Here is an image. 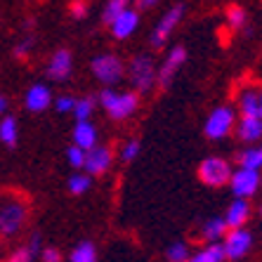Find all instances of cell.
Here are the masks:
<instances>
[{
    "instance_id": "cell-25",
    "label": "cell",
    "mask_w": 262,
    "mask_h": 262,
    "mask_svg": "<svg viewBox=\"0 0 262 262\" xmlns=\"http://www.w3.org/2000/svg\"><path fill=\"white\" fill-rule=\"evenodd\" d=\"M92 187V175H88V172H76V175L69 177V191H71L73 196H83L88 194Z\"/></svg>"
},
{
    "instance_id": "cell-30",
    "label": "cell",
    "mask_w": 262,
    "mask_h": 262,
    "mask_svg": "<svg viewBox=\"0 0 262 262\" xmlns=\"http://www.w3.org/2000/svg\"><path fill=\"white\" fill-rule=\"evenodd\" d=\"M67 161L71 168H76V170H83V163H85V151L83 149H78L76 144H71L67 149Z\"/></svg>"
},
{
    "instance_id": "cell-29",
    "label": "cell",
    "mask_w": 262,
    "mask_h": 262,
    "mask_svg": "<svg viewBox=\"0 0 262 262\" xmlns=\"http://www.w3.org/2000/svg\"><path fill=\"white\" fill-rule=\"evenodd\" d=\"M165 257H168V262H187V257H189V246L184 244V241H175V244L168 246Z\"/></svg>"
},
{
    "instance_id": "cell-15",
    "label": "cell",
    "mask_w": 262,
    "mask_h": 262,
    "mask_svg": "<svg viewBox=\"0 0 262 262\" xmlns=\"http://www.w3.org/2000/svg\"><path fill=\"white\" fill-rule=\"evenodd\" d=\"M97 140H99V133H97V125L90 121H76L73 125V144L88 151L92 146H97Z\"/></svg>"
},
{
    "instance_id": "cell-33",
    "label": "cell",
    "mask_w": 262,
    "mask_h": 262,
    "mask_svg": "<svg viewBox=\"0 0 262 262\" xmlns=\"http://www.w3.org/2000/svg\"><path fill=\"white\" fill-rule=\"evenodd\" d=\"M52 104H55V109L59 111V114H71L73 104H76V97H71V95H59Z\"/></svg>"
},
{
    "instance_id": "cell-27",
    "label": "cell",
    "mask_w": 262,
    "mask_h": 262,
    "mask_svg": "<svg viewBox=\"0 0 262 262\" xmlns=\"http://www.w3.org/2000/svg\"><path fill=\"white\" fill-rule=\"evenodd\" d=\"M92 111H95V99L92 97H80V99H76L71 114L76 116V121H90Z\"/></svg>"
},
{
    "instance_id": "cell-2",
    "label": "cell",
    "mask_w": 262,
    "mask_h": 262,
    "mask_svg": "<svg viewBox=\"0 0 262 262\" xmlns=\"http://www.w3.org/2000/svg\"><path fill=\"white\" fill-rule=\"evenodd\" d=\"M99 104L109 114V118L128 121L135 111L140 109V95H135V92H118L106 88V90L99 92Z\"/></svg>"
},
{
    "instance_id": "cell-7",
    "label": "cell",
    "mask_w": 262,
    "mask_h": 262,
    "mask_svg": "<svg viewBox=\"0 0 262 262\" xmlns=\"http://www.w3.org/2000/svg\"><path fill=\"white\" fill-rule=\"evenodd\" d=\"M182 17H184V5L180 3V5H172L170 10L159 19V24L154 26V31H151V45L154 48L159 50L168 43V38L172 36V31H175L177 24L182 21Z\"/></svg>"
},
{
    "instance_id": "cell-32",
    "label": "cell",
    "mask_w": 262,
    "mask_h": 262,
    "mask_svg": "<svg viewBox=\"0 0 262 262\" xmlns=\"http://www.w3.org/2000/svg\"><path fill=\"white\" fill-rule=\"evenodd\" d=\"M31 50H33V36H26L14 45V57H17V59H26Z\"/></svg>"
},
{
    "instance_id": "cell-5",
    "label": "cell",
    "mask_w": 262,
    "mask_h": 262,
    "mask_svg": "<svg viewBox=\"0 0 262 262\" xmlns=\"http://www.w3.org/2000/svg\"><path fill=\"white\" fill-rule=\"evenodd\" d=\"M92 69V76L102 83V85H116L118 80H123V76H125V64L121 61V57L116 55H99L92 59L90 64Z\"/></svg>"
},
{
    "instance_id": "cell-13",
    "label": "cell",
    "mask_w": 262,
    "mask_h": 262,
    "mask_svg": "<svg viewBox=\"0 0 262 262\" xmlns=\"http://www.w3.org/2000/svg\"><path fill=\"white\" fill-rule=\"evenodd\" d=\"M55 102V95L45 83H36L31 85L24 95V106L31 111V114H43L45 109H50Z\"/></svg>"
},
{
    "instance_id": "cell-38",
    "label": "cell",
    "mask_w": 262,
    "mask_h": 262,
    "mask_svg": "<svg viewBox=\"0 0 262 262\" xmlns=\"http://www.w3.org/2000/svg\"><path fill=\"white\" fill-rule=\"evenodd\" d=\"M260 116H262V92H260Z\"/></svg>"
},
{
    "instance_id": "cell-23",
    "label": "cell",
    "mask_w": 262,
    "mask_h": 262,
    "mask_svg": "<svg viewBox=\"0 0 262 262\" xmlns=\"http://www.w3.org/2000/svg\"><path fill=\"white\" fill-rule=\"evenodd\" d=\"M19 140V125L14 116H3L0 118V142L5 146H14Z\"/></svg>"
},
{
    "instance_id": "cell-14",
    "label": "cell",
    "mask_w": 262,
    "mask_h": 262,
    "mask_svg": "<svg viewBox=\"0 0 262 262\" xmlns=\"http://www.w3.org/2000/svg\"><path fill=\"white\" fill-rule=\"evenodd\" d=\"M137 26H140V14H137V10H125V12H121L114 21L109 24L111 29V36L116 38V40H125V38H130L137 31Z\"/></svg>"
},
{
    "instance_id": "cell-1",
    "label": "cell",
    "mask_w": 262,
    "mask_h": 262,
    "mask_svg": "<svg viewBox=\"0 0 262 262\" xmlns=\"http://www.w3.org/2000/svg\"><path fill=\"white\" fill-rule=\"evenodd\" d=\"M29 220V206L17 196L0 199V236L12 238L21 232Z\"/></svg>"
},
{
    "instance_id": "cell-11",
    "label": "cell",
    "mask_w": 262,
    "mask_h": 262,
    "mask_svg": "<svg viewBox=\"0 0 262 262\" xmlns=\"http://www.w3.org/2000/svg\"><path fill=\"white\" fill-rule=\"evenodd\" d=\"M111 161H114V154H111L109 146L97 144V146H92V149H88V151H85V163H83V170H85L88 175H92V177L104 175V172L111 168Z\"/></svg>"
},
{
    "instance_id": "cell-16",
    "label": "cell",
    "mask_w": 262,
    "mask_h": 262,
    "mask_svg": "<svg viewBox=\"0 0 262 262\" xmlns=\"http://www.w3.org/2000/svg\"><path fill=\"white\" fill-rule=\"evenodd\" d=\"M234 128H236V137L246 144L262 140V116H241Z\"/></svg>"
},
{
    "instance_id": "cell-21",
    "label": "cell",
    "mask_w": 262,
    "mask_h": 262,
    "mask_svg": "<svg viewBox=\"0 0 262 262\" xmlns=\"http://www.w3.org/2000/svg\"><path fill=\"white\" fill-rule=\"evenodd\" d=\"M238 168H246V170H260L262 168V144L260 146H248L244 151H238L236 156Z\"/></svg>"
},
{
    "instance_id": "cell-12",
    "label": "cell",
    "mask_w": 262,
    "mask_h": 262,
    "mask_svg": "<svg viewBox=\"0 0 262 262\" xmlns=\"http://www.w3.org/2000/svg\"><path fill=\"white\" fill-rule=\"evenodd\" d=\"M73 71V57L69 50H57L55 55L50 57L48 67H45V73H48L50 80H57V83H64V80H69V76H71Z\"/></svg>"
},
{
    "instance_id": "cell-24",
    "label": "cell",
    "mask_w": 262,
    "mask_h": 262,
    "mask_svg": "<svg viewBox=\"0 0 262 262\" xmlns=\"http://www.w3.org/2000/svg\"><path fill=\"white\" fill-rule=\"evenodd\" d=\"M71 262H97V250L92 246V241H80L69 255Z\"/></svg>"
},
{
    "instance_id": "cell-22",
    "label": "cell",
    "mask_w": 262,
    "mask_h": 262,
    "mask_svg": "<svg viewBox=\"0 0 262 262\" xmlns=\"http://www.w3.org/2000/svg\"><path fill=\"white\" fill-rule=\"evenodd\" d=\"M38 250H40V236L33 234L29 244L21 246V248H17L5 262H33V257L38 255Z\"/></svg>"
},
{
    "instance_id": "cell-37",
    "label": "cell",
    "mask_w": 262,
    "mask_h": 262,
    "mask_svg": "<svg viewBox=\"0 0 262 262\" xmlns=\"http://www.w3.org/2000/svg\"><path fill=\"white\" fill-rule=\"evenodd\" d=\"M7 106H10V102H7V97L5 95H0V116L7 111Z\"/></svg>"
},
{
    "instance_id": "cell-39",
    "label": "cell",
    "mask_w": 262,
    "mask_h": 262,
    "mask_svg": "<svg viewBox=\"0 0 262 262\" xmlns=\"http://www.w3.org/2000/svg\"><path fill=\"white\" fill-rule=\"evenodd\" d=\"M260 215H262V206H260Z\"/></svg>"
},
{
    "instance_id": "cell-10",
    "label": "cell",
    "mask_w": 262,
    "mask_h": 262,
    "mask_svg": "<svg viewBox=\"0 0 262 262\" xmlns=\"http://www.w3.org/2000/svg\"><path fill=\"white\" fill-rule=\"evenodd\" d=\"M229 189L236 199H250L260 189V172L257 170H246V168H238V170H232V177H229Z\"/></svg>"
},
{
    "instance_id": "cell-20",
    "label": "cell",
    "mask_w": 262,
    "mask_h": 262,
    "mask_svg": "<svg viewBox=\"0 0 262 262\" xmlns=\"http://www.w3.org/2000/svg\"><path fill=\"white\" fill-rule=\"evenodd\" d=\"M225 248H222V241L217 244H208L206 248H201L199 253L187 257V262H225Z\"/></svg>"
},
{
    "instance_id": "cell-28",
    "label": "cell",
    "mask_w": 262,
    "mask_h": 262,
    "mask_svg": "<svg viewBox=\"0 0 262 262\" xmlns=\"http://www.w3.org/2000/svg\"><path fill=\"white\" fill-rule=\"evenodd\" d=\"M225 14H227V24L232 26V29H244V26H246L248 14H246V10L241 5H229Z\"/></svg>"
},
{
    "instance_id": "cell-19",
    "label": "cell",
    "mask_w": 262,
    "mask_h": 262,
    "mask_svg": "<svg viewBox=\"0 0 262 262\" xmlns=\"http://www.w3.org/2000/svg\"><path fill=\"white\" fill-rule=\"evenodd\" d=\"M238 111L241 116H260V92L255 88H246L238 95Z\"/></svg>"
},
{
    "instance_id": "cell-9",
    "label": "cell",
    "mask_w": 262,
    "mask_h": 262,
    "mask_svg": "<svg viewBox=\"0 0 262 262\" xmlns=\"http://www.w3.org/2000/svg\"><path fill=\"white\" fill-rule=\"evenodd\" d=\"M184 61H187V50L182 45H175L163 59V64L159 67V71H156V83H159L161 90H168L172 85V78L184 67Z\"/></svg>"
},
{
    "instance_id": "cell-31",
    "label": "cell",
    "mask_w": 262,
    "mask_h": 262,
    "mask_svg": "<svg viewBox=\"0 0 262 262\" xmlns=\"http://www.w3.org/2000/svg\"><path fill=\"white\" fill-rule=\"evenodd\" d=\"M137 154H140V140H128L125 144H123L121 149V161L123 163H133L135 159H137Z\"/></svg>"
},
{
    "instance_id": "cell-35",
    "label": "cell",
    "mask_w": 262,
    "mask_h": 262,
    "mask_svg": "<svg viewBox=\"0 0 262 262\" xmlns=\"http://www.w3.org/2000/svg\"><path fill=\"white\" fill-rule=\"evenodd\" d=\"M40 260H43V262H61V250L48 246V248L40 250Z\"/></svg>"
},
{
    "instance_id": "cell-6",
    "label": "cell",
    "mask_w": 262,
    "mask_h": 262,
    "mask_svg": "<svg viewBox=\"0 0 262 262\" xmlns=\"http://www.w3.org/2000/svg\"><path fill=\"white\" fill-rule=\"evenodd\" d=\"M234 125H236V111L232 106H217L206 118L203 135L208 140H225L227 135L234 130Z\"/></svg>"
},
{
    "instance_id": "cell-34",
    "label": "cell",
    "mask_w": 262,
    "mask_h": 262,
    "mask_svg": "<svg viewBox=\"0 0 262 262\" xmlns=\"http://www.w3.org/2000/svg\"><path fill=\"white\" fill-rule=\"evenodd\" d=\"M69 12H71L73 19H85L88 12H90V5H88V0H73Z\"/></svg>"
},
{
    "instance_id": "cell-8",
    "label": "cell",
    "mask_w": 262,
    "mask_h": 262,
    "mask_svg": "<svg viewBox=\"0 0 262 262\" xmlns=\"http://www.w3.org/2000/svg\"><path fill=\"white\" fill-rule=\"evenodd\" d=\"M250 246H253V234L244 227L236 229H227L225 238H222V248H225L227 260H241L244 255H248Z\"/></svg>"
},
{
    "instance_id": "cell-26",
    "label": "cell",
    "mask_w": 262,
    "mask_h": 262,
    "mask_svg": "<svg viewBox=\"0 0 262 262\" xmlns=\"http://www.w3.org/2000/svg\"><path fill=\"white\" fill-rule=\"evenodd\" d=\"M128 3H130V0H109V3L104 5V10H102V21H104V24L109 26L111 21L118 17V14L125 12V10H128Z\"/></svg>"
},
{
    "instance_id": "cell-36",
    "label": "cell",
    "mask_w": 262,
    "mask_h": 262,
    "mask_svg": "<svg viewBox=\"0 0 262 262\" xmlns=\"http://www.w3.org/2000/svg\"><path fill=\"white\" fill-rule=\"evenodd\" d=\"M156 3H159V0H137V5H140L142 10H149V7H154Z\"/></svg>"
},
{
    "instance_id": "cell-18",
    "label": "cell",
    "mask_w": 262,
    "mask_h": 262,
    "mask_svg": "<svg viewBox=\"0 0 262 262\" xmlns=\"http://www.w3.org/2000/svg\"><path fill=\"white\" fill-rule=\"evenodd\" d=\"M227 229H229V227H227L225 217H210V220H206V222H203L201 236H203V241H206V244H217V241H222V238H225Z\"/></svg>"
},
{
    "instance_id": "cell-3",
    "label": "cell",
    "mask_w": 262,
    "mask_h": 262,
    "mask_svg": "<svg viewBox=\"0 0 262 262\" xmlns=\"http://www.w3.org/2000/svg\"><path fill=\"white\" fill-rule=\"evenodd\" d=\"M156 64L149 55H137L130 59V64L125 67V73H128L130 83H133L135 92H140V95H146V92L151 90L156 85Z\"/></svg>"
},
{
    "instance_id": "cell-4",
    "label": "cell",
    "mask_w": 262,
    "mask_h": 262,
    "mask_svg": "<svg viewBox=\"0 0 262 262\" xmlns=\"http://www.w3.org/2000/svg\"><path fill=\"white\" fill-rule=\"evenodd\" d=\"M199 180H201L206 187L210 189H217V187H225L229 184V177H232V165L229 161L220 159V156H208L199 163Z\"/></svg>"
},
{
    "instance_id": "cell-17",
    "label": "cell",
    "mask_w": 262,
    "mask_h": 262,
    "mask_svg": "<svg viewBox=\"0 0 262 262\" xmlns=\"http://www.w3.org/2000/svg\"><path fill=\"white\" fill-rule=\"evenodd\" d=\"M250 217V206H248V199H234L229 203L225 213V222L229 229H236V227H244Z\"/></svg>"
}]
</instances>
